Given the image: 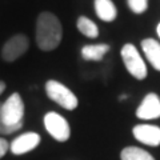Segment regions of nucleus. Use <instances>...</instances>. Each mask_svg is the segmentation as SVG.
I'll list each match as a JSON object with an SVG mask.
<instances>
[{"label": "nucleus", "mask_w": 160, "mask_h": 160, "mask_svg": "<svg viewBox=\"0 0 160 160\" xmlns=\"http://www.w3.org/2000/svg\"><path fill=\"white\" fill-rule=\"evenodd\" d=\"M28 46H29V43H28V39L26 35H20V33L15 35L11 39H8L6 44L3 46L2 56L6 62L12 63L27 52Z\"/></svg>", "instance_id": "423d86ee"}, {"label": "nucleus", "mask_w": 160, "mask_h": 160, "mask_svg": "<svg viewBox=\"0 0 160 160\" xmlns=\"http://www.w3.org/2000/svg\"><path fill=\"white\" fill-rule=\"evenodd\" d=\"M109 51L108 44H87L82 48V56L88 62H99Z\"/></svg>", "instance_id": "f8f14e48"}, {"label": "nucleus", "mask_w": 160, "mask_h": 160, "mask_svg": "<svg viewBox=\"0 0 160 160\" xmlns=\"http://www.w3.org/2000/svg\"><path fill=\"white\" fill-rule=\"evenodd\" d=\"M76 26H78V29L84 35V36L91 38V39H95V38L99 36V28L91 19H88L86 16H80L78 19Z\"/></svg>", "instance_id": "4468645a"}, {"label": "nucleus", "mask_w": 160, "mask_h": 160, "mask_svg": "<svg viewBox=\"0 0 160 160\" xmlns=\"http://www.w3.org/2000/svg\"><path fill=\"white\" fill-rule=\"evenodd\" d=\"M136 116L142 120H153L160 118V98L156 93L149 92L146 95L136 109Z\"/></svg>", "instance_id": "0eeeda50"}, {"label": "nucleus", "mask_w": 160, "mask_h": 160, "mask_svg": "<svg viewBox=\"0 0 160 160\" xmlns=\"http://www.w3.org/2000/svg\"><path fill=\"white\" fill-rule=\"evenodd\" d=\"M142 49L149 64L160 72V43L155 39H144L142 42Z\"/></svg>", "instance_id": "9d476101"}, {"label": "nucleus", "mask_w": 160, "mask_h": 160, "mask_svg": "<svg viewBox=\"0 0 160 160\" xmlns=\"http://www.w3.org/2000/svg\"><path fill=\"white\" fill-rule=\"evenodd\" d=\"M44 127L58 142H67L71 136V128L66 118L58 112H48L44 116Z\"/></svg>", "instance_id": "39448f33"}, {"label": "nucleus", "mask_w": 160, "mask_h": 160, "mask_svg": "<svg viewBox=\"0 0 160 160\" xmlns=\"http://www.w3.org/2000/svg\"><path fill=\"white\" fill-rule=\"evenodd\" d=\"M46 92L52 102L68 111H73L79 104L76 95L58 80H48L46 83Z\"/></svg>", "instance_id": "7ed1b4c3"}, {"label": "nucleus", "mask_w": 160, "mask_h": 160, "mask_svg": "<svg viewBox=\"0 0 160 160\" xmlns=\"http://www.w3.org/2000/svg\"><path fill=\"white\" fill-rule=\"evenodd\" d=\"M122 160H155L151 153L139 148V147H127L120 153Z\"/></svg>", "instance_id": "ddd939ff"}, {"label": "nucleus", "mask_w": 160, "mask_h": 160, "mask_svg": "<svg viewBox=\"0 0 160 160\" xmlns=\"http://www.w3.org/2000/svg\"><path fill=\"white\" fill-rule=\"evenodd\" d=\"M40 143V136L36 132H26L20 135L11 143V151L13 155H23L35 149Z\"/></svg>", "instance_id": "1a4fd4ad"}, {"label": "nucleus", "mask_w": 160, "mask_h": 160, "mask_svg": "<svg viewBox=\"0 0 160 160\" xmlns=\"http://www.w3.org/2000/svg\"><path fill=\"white\" fill-rule=\"evenodd\" d=\"M0 133H3V135L12 133V131H11V129H8L6 126H4V123H3V120H2V103H0Z\"/></svg>", "instance_id": "f3484780"}, {"label": "nucleus", "mask_w": 160, "mask_h": 160, "mask_svg": "<svg viewBox=\"0 0 160 160\" xmlns=\"http://www.w3.org/2000/svg\"><path fill=\"white\" fill-rule=\"evenodd\" d=\"M23 116H24V103L22 96L15 92L6 102L2 103V120L12 133L19 131L23 127Z\"/></svg>", "instance_id": "f03ea898"}, {"label": "nucleus", "mask_w": 160, "mask_h": 160, "mask_svg": "<svg viewBox=\"0 0 160 160\" xmlns=\"http://www.w3.org/2000/svg\"><path fill=\"white\" fill-rule=\"evenodd\" d=\"M63 38L60 20L51 12H42L36 22V43L42 51H53Z\"/></svg>", "instance_id": "f257e3e1"}, {"label": "nucleus", "mask_w": 160, "mask_h": 160, "mask_svg": "<svg viewBox=\"0 0 160 160\" xmlns=\"http://www.w3.org/2000/svg\"><path fill=\"white\" fill-rule=\"evenodd\" d=\"M156 32H158V36L160 38V23L158 24V27H156Z\"/></svg>", "instance_id": "6ab92c4d"}, {"label": "nucleus", "mask_w": 160, "mask_h": 160, "mask_svg": "<svg viewBox=\"0 0 160 160\" xmlns=\"http://www.w3.org/2000/svg\"><path fill=\"white\" fill-rule=\"evenodd\" d=\"M8 148H9L8 142H7L6 139H2V138H0V159H2V158L4 156V155L7 153Z\"/></svg>", "instance_id": "dca6fc26"}, {"label": "nucleus", "mask_w": 160, "mask_h": 160, "mask_svg": "<svg viewBox=\"0 0 160 160\" xmlns=\"http://www.w3.org/2000/svg\"><path fill=\"white\" fill-rule=\"evenodd\" d=\"M122 59L126 69L135 79L143 80L147 78V64L143 60L139 49L131 43L124 44L122 48Z\"/></svg>", "instance_id": "20e7f679"}, {"label": "nucleus", "mask_w": 160, "mask_h": 160, "mask_svg": "<svg viewBox=\"0 0 160 160\" xmlns=\"http://www.w3.org/2000/svg\"><path fill=\"white\" fill-rule=\"evenodd\" d=\"M132 133L138 142L146 146L158 147L160 146V127L152 124H139L133 127Z\"/></svg>", "instance_id": "6e6552de"}, {"label": "nucleus", "mask_w": 160, "mask_h": 160, "mask_svg": "<svg viewBox=\"0 0 160 160\" xmlns=\"http://www.w3.org/2000/svg\"><path fill=\"white\" fill-rule=\"evenodd\" d=\"M127 3L133 13H143L148 8V0H127Z\"/></svg>", "instance_id": "2eb2a0df"}, {"label": "nucleus", "mask_w": 160, "mask_h": 160, "mask_svg": "<svg viewBox=\"0 0 160 160\" xmlns=\"http://www.w3.org/2000/svg\"><path fill=\"white\" fill-rule=\"evenodd\" d=\"M4 89H6V83L0 80V95H2V93L4 92Z\"/></svg>", "instance_id": "a211bd4d"}, {"label": "nucleus", "mask_w": 160, "mask_h": 160, "mask_svg": "<svg viewBox=\"0 0 160 160\" xmlns=\"http://www.w3.org/2000/svg\"><path fill=\"white\" fill-rule=\"evenodd\" d=\"M95 12L103 22H113L118 16V9L112 0H95Z\"/></svg>", "instance_id": "9b49d317"}]
</instances>
